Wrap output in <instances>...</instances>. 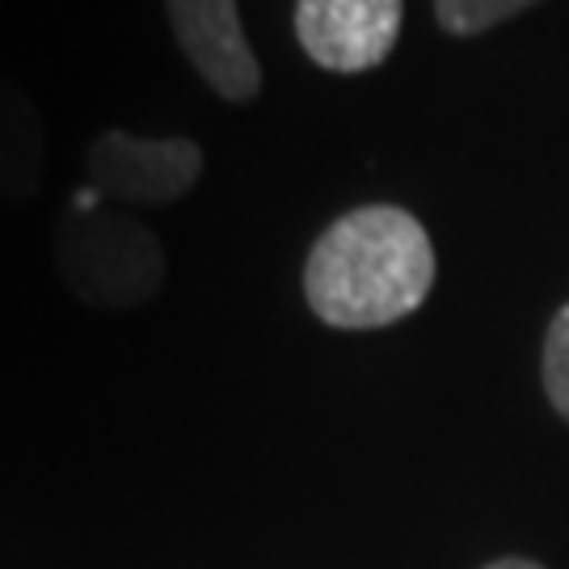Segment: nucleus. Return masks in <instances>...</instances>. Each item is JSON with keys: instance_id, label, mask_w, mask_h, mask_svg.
<instances>
[{"instance_id": "obj_7", "label": "nucleus", "mask_w": 569, "mask_h": 569, "mask_svg": "<svg viewBox=\"0 0 569 569\" xmlns=\"http://www.w3.org/2000/svg\"><path fill=\"white\" fill-rule=\"evenodd\" d=\"M531 4L540 0H435V21L456 39H468V34H486L493 26H502Z\"/></svg>"}, {"instance_id": "obj_5", "label": "nucleus", "mask_w": 569, "mask_h": 569, "mask_svg": "<svg viewBox=\"0 0 569 569\" xmlns=\"http://www.w3.org/2000/svg\"><path fill=\"white\" fill-rule=\"evenodd\" d=\"M173 42L190 68L224 102L244 106L262 93V63L244 39L237 0H164Z\"/></svg>"}, {"instance_id": "obj_3", "label": "nucleus", "mask_w": 569, "mask_h": 569, "mask_svg": "<svg viewBox=\"0 0 569 569\" xmlns=\"http://www.w3.org/2000/svg\"><path fill=\"white\" fill-rule=\"evenodd\" d=\"M84 173L110 207H169L199 186L203 148L186 136L143 140L106 127L84 152Z\"/></svg>"}, {"instance_id": "obj_8", "label": "nucleus", "mask_w": 569, "mask_h": 569, "mask_svg": "<svg viewBox=\"0 0 569 569\" xmlns=\"http://www.w3.org/2000/svg\"><path fill=\"white\" fill-rule=\"evenodd\" d=\"M540 371H545V392H549L552 409L569 422V305L552 317Z\"/></svg>"}, {"instance_id": "obj_6", "label": "nucleus", "mask_w": 569, "mask_h": 569, "mask_svg": "<svg viewBox=\"0 0 569 569\" xmlns=\"http://www.w3.org/2000/svg\"><path fill=\"white\" fill-rule=\"evenodd\" d=\"M47 182V122L30 89L0 72V203H34Z\"/></svg>"}, {"instance_id": "obj_2", "label": "nucleus", "mask_w": 569, "mask_h": 569, "mask_svg": "<svg viewBox=\"0 0 569 569\" xmlns=\"http://www.w3.org/2000/svg\"><path fill=\"white\" fill-rule=\"evenodd\" d=\"M60 283L89 308L131 312L157 300L164 287V244L122 207L72 211L51 241Z\"/></svg>"}, {"instance_id": "obj_1", "label": "nucleus", "mask_w": 569, "mask_h": 569, "mask_svg": "<svg viewBox=\"0 0 569 569\" xmlns=\"http://www.w3.org/2000/svg\"><path fill=\"white\" fill-rule=\"evenodd\" d=\"M435 274V244L418 216L367 203L338 216L312 241L305 300L329 329H385L427 305Z\"/></svg>"}, {"instance_id": "obj_9", "label": "nucleus", "mask_w": 569, "mask_h": 569, "mask_svg": "<svg viewBox=\"0 0 569 569\" xmlns=\"http://www.w3.org/2000/svg\"><path fill=\"white\" fill-rule=\"evenodd\" d=\"M486 569H545V566H536L528 557H502V561H489Z\"/></svg>"}, {"instance_id": "obj_4", "label": "nucleus", "mask_w": 569, "mask_h": 569, "mask_svg": "<svg viewBox=\"0 0 569 569\" xmlns=\"http://www.w3.org/2000/svg\"><path fill=\"white\" fill-rule=\"evenodd\" d=\"M401 13V0H296V39L317 68L355 77L392 56Z\"/></svg>"}]
</instances>
